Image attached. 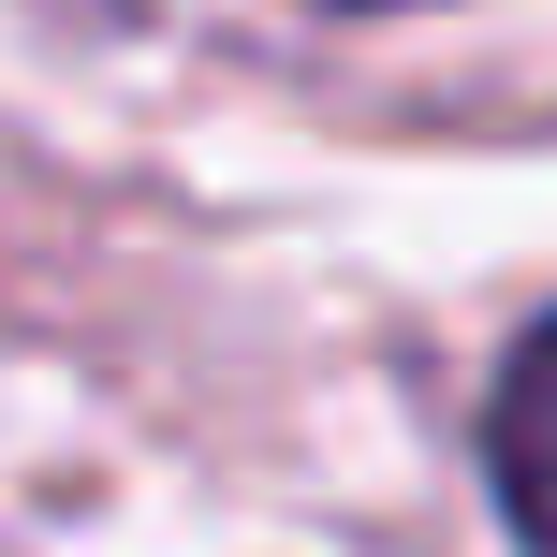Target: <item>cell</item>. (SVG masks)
Returning a JSON list of instances; mask_svg holds the SVG:
<instances>
[{
  "label": "cell",
  "mask_w": 557,
  "mask_h": 557,
  "mask_svg": "<svg viewBox=\"0 0 557 557\" xmlns=\"http://www.w3.org/2000/svg\"><path fill=\"white\" fill-rule=\"evenodd\" d=\"M484 484H499L513 543H529V557H557V308L513 337L499 396H484Z\"/></svg>",
  "instance_id": "obj_1"
}]
</instances>
